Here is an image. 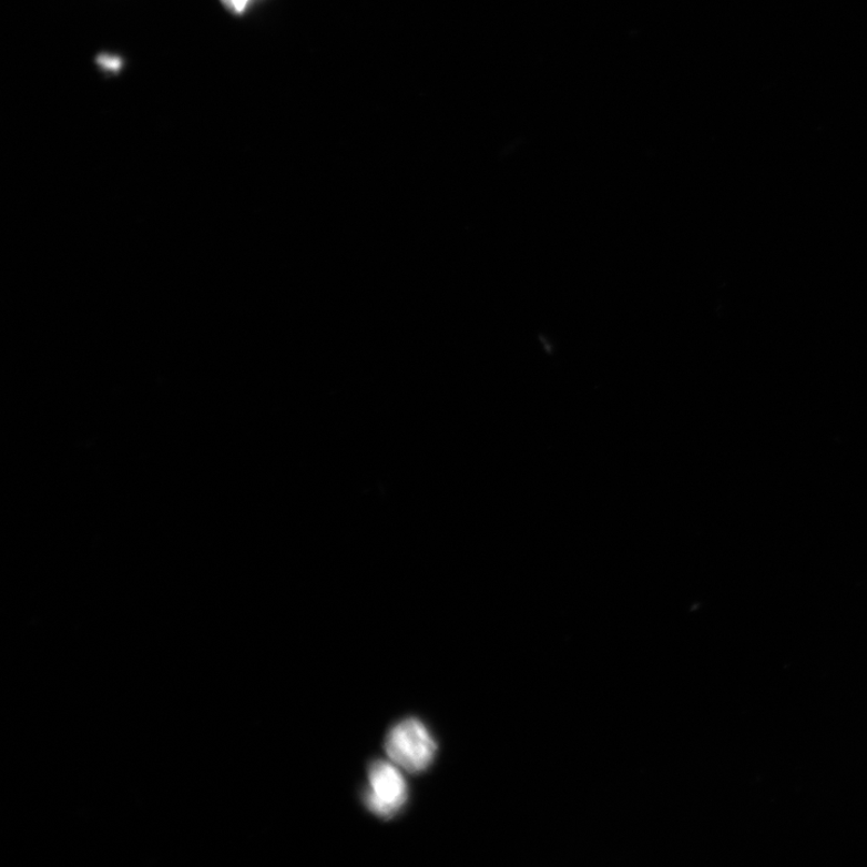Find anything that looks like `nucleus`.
I'll list each match as a JSON object with an SVG mask.
<instances>
[{"label":"nucleus","instance_id":"f257e3e1","mask_svg":"<svg viewBox=\"0 0 867 867\" xmlns=\"http://www.w3.org/2000/svg\"><path fill=\"white\" fill-rule=\"evenodd\" d=\"M385 749L389 759L405 772L419 774L432 764L438 745L421 721L408 718L389 731Z\"/></svg>","mask_w":867,"mask_h":867},{"label":"nucleus","instance_id":"f03ea898","mask_svg":"<svg viewBox=\"0 0 867 867\" xmlns=\"http://www.w3.org/2000/svg\"><path fill=\"white\" fill-rule=\"evenodd\" d=\"M369 786L366 804L371 813L382 819L397 816L408 802V783L394 764L374 762L368 772Z\"/></svg>","mask_w":867,"mask_h":867},{"label":"nucleus","instance_id":"7ed1b4c3","mask_svg":"<svg viewBox=\"0 0 867 867\" xmlns=\"http://www.w3.org/2000/svg\"><path fill=\"white\" fill-rule=\"evenodd\" d=\"M98 62H100V64L103 68H105L108 70H113V72H116V70H119L121 68V64H122V62H121V60L119 58H115V55H109V54L101 55V58L98 59Z\"/></svg>","mask_w":867,"mask_h":867},{"label":"nucleus","instance_id":"20e7f679","mask_svg":"<svg viewBox=\"0 0 867 867\" xmlns=\"http://www.w3.org/2000/svg\"><path fill=\"white\" fill-rule=\"evenodd\" d=\"M222 3L225 4L231 11L242 13L246 10L247 6L251 3V0H222Z\"/></svg>","mask_w":867,"mask_h":867}]
</instances>
